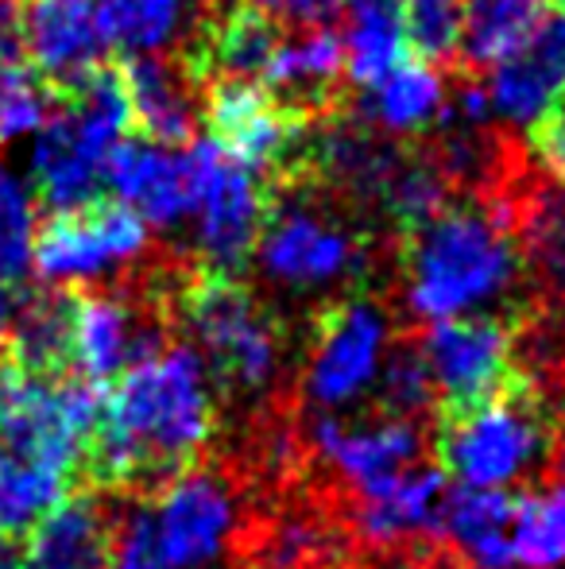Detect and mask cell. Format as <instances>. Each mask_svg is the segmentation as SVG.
Segmentation results:
<instances>
[{
    "mask_svg": "<svg viewBox=\"0 0 565 569\" xmlns=\"http://www.w3.org/2000/svg\"><path fill=\"white\" fill-rule=\"evenodd\" d=\"M218 430L213 372L194 345H159L101 396L82 477L98 492H155L194 469Z\"/></svg>",
    "mask_w": 565,
    "mask_h": 569,
    "instance_id": "1",
    "label": "cell"
},
{
    "mask_svg": "<svg viewBox=\"0 0 565 569\" xmlns=\"http://www.w3.org/2000/svg\"><path fill=\"white\" fill-rule=\"evenodd\" d=\"M101 396L85 380H51L0 365V531L28 535L74 496Z\"/></svg>",
    "mask_w": 565,
    "mask_h": 569,
    "instance_id": "2",
    "label": "cell"
},
{
    "mask_svg": "<svg viewBox=\"0 0 565 569\" xmlns=\"http://www.w3.org/2000/svg\"><path fill=\"white\" fill-rule=\"evenodd\" d=\"M519 218L492 202H445L403 232V299L415 318L476 315L500 302L523 276Z\"/></svg>",
    "mask_w": 565,
    "mask_h": 569,
    "instance_id": "3",
    "label": "cell"
},
{
    "mask_svg": "<svg viewBox=\"0 0 565 569\" xmlns=\"http://www.w3.org/2000/svg\"><path fill=\"white\" fill-rule=\"evenodd\" d=\"M132 124L121 67H98L74 90L59 93V109L31 136V182L51 213L82 210L105 194L109 151Z\"/></svg>",
    "mask_w": 565,
    "mask_h": 569,
    "instance_id": "4",
    "label": "cell"
},
{
    "mask_svg": "<svg viewBox=\"0 0 565 569\" xmlns=\"http://www.w3.org/2000/svg\"><path fill=\"white\" fill-rule=\"evenodd\" d=\"M554 415L531 376L461 415H437L434 461L461 488H500L531 477L554 453Z\"/></svg>",
    "mask_w": 565,
    "mask_h": 569,
    "instance_id": "5",
    "label": "cell"
},
{
    "mask_svg": "<svg viewBox=\"0 0 565 569\" xmlns=\"http://www.w3.org/2000/svg\"><path fill=\"white\" fill-rule=\"evenodd\" d=\"M236 535L233 488L213 469L179 472L117 527L113 569H210Z\"/></svg>",
    "mask_w": 565,
    "mask_h": 569,
    "instance_id": "6",
    "label": "cell"
},
{
    "mask_svg": "<svg viewBox=\"0 0 565 569\" xmlns=\"http://www.w3.org/2000/svg\"><path fill=\"white\" fill-rule=\"evenodd\" d=\"M174 310L213 380L241 396L272 388L283 368V333L241 276L198 268L174 291Z\"/></svg>",
    "mask_w": 565,
    "mask_h": 569,
    "instance_id": "7",
    "label": "cell"
},
{
    "mask_svg": "<svg viewBox=\"0 0 565 569\" xmlns=\"http://www.w3.org/2000/svg\"><path fill=\"white\" fill-rule=\"evenodd\" d=\"M190 159V218L205 268L236 276L256 256L268 218V190L252 167L229 156L210 136L186 151Z\"/></svg>",
    "mask_w": 565,
    "mask_h": 569,
    "instance_id": "8",
    "label": "cell"
},
{
    "mask_svg": "<svg viewBox=\"0 0 565 569\" xmlns=\"http://www.w3.org/2000/svg\"><path fill=\"white\" fill-rule=\"evenodd\" d=\"M434 388L437 415H461L496 399L519 376L515 368V330L504 318H445L430 322L418 345Z\"/></svg>",
    "mask_w": 565,
    "mask_h": 569,
    "instance_id": "9",
    "label": "cell"
},
{
    "mask_svg": "<svg viewBox=\"0 0 565 569\" xmlns=\"http://www.w3.org/2000/svg\"><path fill=\"white\" fill-rule=\"evenodd\" d=\"M387 315L369 299L333 302L314 318L302 396L310 407L337 415L376 383L387 360Z\"/></svg>",
    "mask_w": 565,
    "mask_h": 569,
    "instance_id": "10",
    "label": "cell"
},
{
    "mask_svg": "<svg viewBox=\"0 0 565 569\" xmlns=\"http://www.w3.org/2000/svg\"><path fill=\"white\" fill-rule=\"evenodd\" d=\"M256 260L272 283L291 291H317L356 276L364 263V244L356 232L299 194L272 206L256 240Z\"/></svg>",
    "mask_w": 565,
    "mask_h": 569,
    "instance_id": "11",
    "label": "cell"
},
{
    "mask_svg": "<svg viewBox=\"0 0 565 569\" xmlns=\"http://www.w3.org/2000/svg\"><path fill=\"white\" fill-rule=\"evenodd\" d=\"M148 248V226L121 202H98L82 210L51 213L36 232L31 263L47 283H93L109 271L129 268Z\"/></svg>",
    "mask_w": 565,
    "mask_h": 569,
    "instance_id": "12",
    "label": "cell"
},
{
    "mask_svg": "<svg viewBox=\"0 0 565 569\" xmlns=\"http://www.w3.org/2000/svg\"><path fill=\"white\" fill-rule=\"evenodd\" d=\"M306 117L286 109L280 98L249 78H218L205 98L210 140L252 171L302 174L306 163Z\"/></svg>",
    "mask_w": 565,
    "mask_h": 569,
    "instance_id": "13",
    "label": "cell"
},
{
    "mask_svg": "<svg viewBox=\"0 0 565 569\" xmlns=\"http://www.w3.org/2000/svg\"><path fill=\"white\" fill-rule=\"evenodd\" d=\"M16 8L23 62L54 93L74 90L93 70L105 67V36L93 0H16Z\"/></svg>",
    "mask_w": 565,
    "mask_h": 569,
    "instance_id": "14",
    "label": "cell"
},
{
    "mask_svg": "<svg viewBox=\"0 0 565 569\" xmlns=\"http://www.w3.org/2000/svg\"><path fill=\"white\" fill-rule=\"evenodd\" d=\"M155 326L140 307L113 291L74 295V322H70V368L78 380L105 388L124 368L159 349Z\"/></svg>",
    "mask_w": 565,
    "mask_h": 569,
    "instance_id": "15",
    "label": "cell"
},
{
    "mask_svg": "<svg viewBox=\"0 0 565 569\" xmlns=\"http://www.w3.org/2000/svg\"><path fill=\"white\" fill-rule=\"evenodd\" d=\"M310 446L353 488L415 469L423 465L426 450L415 419H384V415H372V419L322 415L310 427Z\"/></svg>",
    "mask_w": 565,
    "mask_h": 569,
    "instance_id": "16",
    "label": "cell"
},
{
    "mask_svg": "<svg viewBox=\"0 0 565 569\" xmlns=\"http://www.w3.org/2000/svg\"><path fill=\"white\" fill-rule=\"evenodd\" d=\"M488 101L500 120L531 128L565 101V4L551 8L527 43L488 70Z\"/></svg>",
    "mask_w": 565,
    "mask_h": 569,
    "instance_id": "17",
    "label": "cell"
},
{
    "mask_svg": "<svg viewBox=\"0 0 565 569\" xmlns=\"http://www.w3.org/2000/svg\"><path fill=\"white\" fill-rule=\"evenodd\" d=\"M445 508V477L442 469L415 465L395 477L372 480L353 488V531L369 547H403L418 535H437Z\"/></svg>",
    "mask_w": 565,
    "mask_h": 569,
    "instance_id": "18",
    "label": "cell"
},
{
    "mask_svg": "<svg viewBox=\"0 0 565 569\" xmlns=\"http://www.w3.org/2000/svg\"><path fill=\"white\" fill-rule=\"evenodd\" d=\"M105 187L143 226L171 229L190 218V159L155 140L124 136L105 163Z\"/></svg>",
    "mask_w": 565,
    "mask_h": 569,
    "instance_id": "19",
    "label": "cell"
},
{
    "mask_svg": "<svg viewBox=\"0 0 565 569\" xmlns=\"http://www.w3.org/2000/svg\"><path fill=\"white\" fill-rule=\"evenodd\" d=\"M28 535L20 569H113L117 527L93 496H67Z\"/></svg>",
    "mask_w": 565,
    "mask_h": 569,
    "instance_id": "20",
    "label": "cell"
},
{
    "mask_svg": "<svg viewBox=\"0 0 565 569\" xmlns=\"http://www.w3.org/2000/svg\"><path fill=\"white\" fill-rule=\"evenodd\" d=\"M345 74V43L333 28H306L294 39H280L268 59L260 86L280 98L299 117L314 109H330L337 98V82Z\"/></svg>",
    "mask_w": 565,
    "mask_h": 569,
    "instance_id": "21",
    "label": "cell"
},
{
    "mask_svg": "<svg viewBox=\"0 0 565 569\" xmlns=\"http://www.w3.org/2000/svg\"><path fill=\"white\" fill-rule=\"evenodd\" d=\"M515 492L500 488H461L445 496L437 535L453 542L465 566L473 569H515L512 547Z\"/></svg>",
    "mask_w": 565,
    "mask_h": 569,
    "instance_id": "22",
    "label": "cell"
},
{
    "mask_svg": "<svg viewBox=\"0 0 565 569\" xmlns=\"http://www.w3.org/2000/svg\"><path fill=\"white\" fill-rule=\"evenodd\" d=\"M280 23L252 4H236L205 23L202 39L190 51V74L194 78H260L268 59L280 47Z\"/></svg>",
    "mask_w": 565,
    "mask_h": 569,
    "instance_id": "23",
    "label": "cell"
},
{
    "mask_svg": "<svg viewBox=\"0 0 565 569\" xmlns=\"http://www.w3.org/2000/svg\"><path fill=\"white\" fill-rule=\"evenodd\" d=\"M124 90H129L132 124L143 128V140L179 148L194 132V93L182 74L163 54H140L121 67Z\"/></svg>",
    "mask_w": 565,
    "mask_h": 569,
    "instance_id": "24",
    "label": "cell"
},
{
    "mask_svg": "<svg viewBox=\"0 0 565 569\" xmlns=\"http://www.w3.org/2000/svg\"><path fill=\"white\" fill-rule=\"evenodd\" d=\"M105 47L124 59L167 54L194 36L202 23V0H93Z\"/></svg>",
    "mask_w": 565,
    "mask_h": 569,
    "instance_id": "25",
    "label": "cell"
},
{
    "mask_svg": "<svg viewBox=\"0 0 565 569\" xmlns=\"http://www.w3.org/2000/svg\"><path fill=\"white\" fill-rule=\"evenodd\" d=\"M345 74L361 90L376 86L407 62V31H403V0H345Z\"/></svg>",
    "mask_w": 565,
    "mask_h": 569,
    "instance_id": "26",
    "label": "cell"
},
{
    "mask_svg": "<svg viewBox=\"0 0 565 569\" xmlns=\"http://www.w3.org/2000/svg\"><path fill=\"white\" fill-rule=\"evenodd\" d=\"M364 117L369 124L392 136H418L445 117V82L437 67L407 59L364 90Z\"/></svg>",
    "mask_w": 565,
    "mask_h": 569,
    "instance_id": "27",
    "label": "cell"
},
{
    "mask_svg": "<svg viewBox=\"0 0 565 569\" xmlns=\"http://www.w3.org/2000/svg\"><path fill=\"white\" fill-rule=\"evenodd\" d=\"M70 322H74V295H28L4 341L8 360L23 372L62 380L70 372Z\"/></svg>",
    "mask_w": 565,
    "mask_h": 569,
    "instance_id": "28",
    "label": "cell"
},
{
    "mask_svg": "<svg viewBox=\"0 0 565 569\" xmlns=\"http://www.w3.org/2000/svg\"><path fill=\"white\" fill-rule=\"evenodd\" d=\"M546 12H551V0H465L461 54L468 67L492 70L515 47L527 43Z\"/></svg>",
    "mask_w": 565,
    "mask_h": 569,
    "instance_id": "29",
    "label": "cell"
},
{
    "mask_svg": "<svg viewBox=\"0 0 565 569\" xmlns=\"http://www.w3.org/2000/svg\"><path fill=\"white\" fill-rule=\"evenodd\" d=\"M512 547L515 569L565 566V488H527V492H515Z\"/></svg>",
    "mask_w": 565,
    "mask_h": 569,
    "instance_id": "30",
    "label": "cell"
},
{
    "mask_svg": "<svg viewBox=\"0 0 565 569\" xmlns=\"http://www.w3.org/2000/svg\"><path fill=\"white\" fill-rule=\"evenodd\" d=\"M403 31L418 62L445 67L461 54L465 0H403Z\"/></svg>",
    "mask_w": 565,
    "mask_h": 569,
    "instance_id": "31",
    "label": "cell"
},
{
    "mask_svg": "<svg viewBox=\"0 0 565 569\" xmlns=\"http://www.w3.org/2000/svg\"><path fill=\"white\" fill-rule=\"evenodd\" d=\"M51 117V86L23 59L0 62V143L31 140Z\"/></svg>",
    "mask_w": 565,
    "mask_h": 569,
    "instance_id": "32",
    "label": "cell"
},
{
    "mask_svg": "<svg viewBox=\"0 0 565 569\" xmlns=\"http://www.w3.org/2000/svg\"><path fill=\"white\" fill-rule=\"evenodd\" d=\"M36 244V206L31 194L4 163H0V279H23Z\"/></svg>",
    "mask_w": 565,
    "mask_h": 569,
    "instance_id": "33",
    "label": "cell"
},
{
    "mask_svg": "<svg viewBox=\"0 0 565 569\" xmlns=\"http://www.w3.org/2000/svg\"><path fill=\"white\" fill-rule=\"evenodd\" d=\"M376 383V415H384V419H418L434 403L426 365L418 357V349H411V345L384 360Z\"/></svg>",
    "mask_w": 565,
    "mask_h": 569,
    "instance_id": "34",
    "label": "cell"
},
{
    "mask_svg": "<svg viewBox=\"0 0 565 569\" xmlns=\"http://www.w3.org/2000/svg\"><path fill=\"white\" fill-rule=\"evenodd\" d=\"M527 132H531V148H535V159L543 163V171L565 182V101H558L551 113L538 117Z\"/></svg>",
    "mask_w": 565,
    "mask_h": 569,
    "instance_id": "35",
    "label": "cell"
},
{
    "mask_svg": "<svg viewBox=\"0 0 565 569\" xmlns=\"http://www.w3.org/2000/svg\"><path fill=\"white\" fill-rule=\"evenodd\" d=\"M244 4L260 8L272 16L275 23H299V28H322L341 12L345 0H244Z\"/></svg>",
    "mask_w": 565,
    "mask_h": 569,
    "instance_id": "36",
    "label": "cell"
},
{
    "mask_svg": "<svg viewBox=\"0 0 565 569\" xmlns=\"http://www.w3.org/2000/svg\"><path fill=\"white\" fill-rule=\"evenodd\" d=\"M28 287L20 283V279H0V345L8 341V333H12L16 318H20L23 302H28Z\"/></svg>",
    "mask_w": 565,
    "mask_h": 569,
    "instance_id": "37",
    "label": "cell"
},
{
    "mask_svg": "<svg viewBox=\"0 0 565 569\" xmlns=\"http://www.w3.org/2000/svg\"><path fill=\"white\" fill-rule=\"evenodd\" d=\"M20 562H23V550L16 542V535L0 531V569H20Z\"/></svg>",
    "mask_w": 565,
    "mask_h": 569,
    "instance_id": "38",
    "label": "cell"
},
{
    "mask_svg": "<svg viewBox=\"0 0 565 569\" xmlns=\"http://www.w3.org/2000/svg\"><path fill=\"white\" fill-rule=\"evenodd\" d=\"M558 472H562V480H565V442H562V450H558Z\"/></svg>",
    "mask_w": 565,
    "mask_h": 569,
    "instance_id": "39",
    "label": "cell"
},
{
    "mask_svg": "<svg viewBox=\"0 0 565 569\" xmlns=\"http://www.w3.org/2000/svg\"><path fill=\"white\" fill-rule=\"evenodd\" d=\"M562 4H565V0H562Z\"/></svg>",
    "mask_w": 565,
    "mask_h": 569,
    "instance_id": "40",
    "label": "cell"
}]
</instances>
